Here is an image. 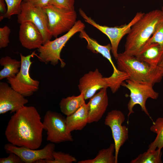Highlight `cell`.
<instances>
[{
  "instance_id": "8",
  "label": "cell",
  "mask_w": 163,
  "mask_h": 163,
  "mask_svg": "<svg viewBox=\"0 0 163 163\" xmlns=\"http://www.w3.org/2000/svg\"><path fill=\"white\" fill-rule=\"evenodd\" d=\"M79 12L86 22L98 29L108 37L110 42L111 51L116 59L118 54V47L121 40L125 35L128 34L132 26L145 13L141 12L137 13L132 20L127 24L120 26L109 27L97 24L91 18L88 16L81 8L79 9Z\"/></svg>"
},
{
  "instance_id": "26",
  "label": "cell",
  "mask_w": 163,
  "mask_h": 163,
  "mask_svg": "<svg viewBox=\"0 0 163 163\" xmlns=\"http://www.w3.org/2000/svg\"><path fill=\"white\" fill-rule=\"evenodd\" d=\"M23 0H5L7 7L6 12L4 18L10 19L14 15H18L21 11Z\"/></svg>"
},
{
  "instance_id": "19",
  "label": "cell",
  "mask_w": 163,
  "mask_h": 163,
  "mask_svg": "<svg viewBox=\"0 0 163 163\" xmlns=\"http://www.w3.org/2000/svg\"><path fill=\"white\" fill-rule=\"evenodd\" d=\"M88 108L86 103L66 118L68 129L71 132L75 130H82L88 123Z\"/></svg>"
},
{
  "instance_id": "1",
  "label": "cell",
  "mask_w": 163,
  "mask_h": 163,
  "mask_svg": "<svg viewBox=\"0 0 163 163\" xmlns=\"http://www.w3.org/2000/svg\"><path fill=\"white\" fill-rule=\"evenodd\" d=\"M43 129L41 117L36 108L24 106L11 116L5 135L7 140L14 145L37 149L42 143Z\"/></svg>"
},
{
  "instance_id": "11",
  "label": "cell",
  "mask_w": 163,
  "mask_h": 163,
  "mask_svg": "<svg viewBox=\"0 0 163 163\" xmlns=\"http://www.w3.org/2000/svg\"><path fill=\"white\" fill-rule=\"evenodd\" d=\"M125 119L124 115L121 111L114 110L107 113L104 120V124L111 130L115 145L116 163L118 162L120 149L128 138V128L122 125Z\"/></svg>"
},
{
  "instance_id": "6",
  "label": "cell",
  "mask_w": 163,
  "mask_h": 163,
  "mask_svg": "<svg viewBox=\"0 0 163 163\" xmlns=\"http://www.w3.org/2000/svg\"><path fill=\"white\" fill-rule=\"evenodd\" d=\"M48 19V29L52 37L58 36L70 30L77 21V13L75 10L57 8L49 4L43 8Z\"/></svg>"
},
{
  "instance_id": "21",
  "label": "cell",
  "mask_w": 163,
  "mask_h": 163,
  "mask_svg": "<svg viewBox=\"0 0 163 163\" xmlns=\"http://www.w3.org/2000/svg\"><path fill=\"white\" fill-rule=\"evenodd\" d=\"M0 64L3 67L0 71V80L6 78H14L19 72L21 61L13 59L9 56L2 57Z\"/></svg>"
},
{
  "instance_id": "13",
  "label": "cell",
  "mask_w": 163,
  "mask_h": 163,
  "mask_svg": "<svg viewBox=\"0 0 163 163\" xmlns=\"http://www.w3.org/2000/svg\"><path fill=\"white\" fill-rule=\"evenodd\" d=\"M5 82H0V114L10 111L15 112L28 101Z\"/></svg>"
},
{
  "instance_id": "18",
  "label": "cell",
  "mask_w": 163,
  "mask_h": 163,
  "mask_svg": "<svg viewBox=\"0 0 163 163\" xmlns=\"http://www.w3.org/2000/svg\"><path fill=\"white\" fill-rule=\"evenodd\" d=\"M79 37L84 39L87 43V48L94 53H100L107 59L110 62L113 68V71L117 72L112 61L110 54L111 47L110 44L102 45L99 44L95 40L90 37L86 32L83 30L80 32Z\"/></svg>"
},
{
  "instance_id": "4",
  "label": "cell",
  "mask_w": 163,
  "mask_h": 163,
  "mask_svg": "<svg viewBox=\"0 0 163 163\" xmlns=\"http://www.w3.org/2000/svg\"><path fill=\"white\" fill-rule=\"evenodd\" d=\"M85 27V24L81 21L78 20L72 28L64 35L53 40H49L42 45L37 49L39 54L37 57L39 60L46 64L50 63L53 66L59 61L61 67H64L66 64L60 57L62 48L74 34L84 30Z\"/></svg>"
},
{
  "instance_id": "27",
  "label": "cell",
  "mask_w": 163,
  "mask_h": 163,
  "mask_svg": "<svg viewBox=\"0 0 163 163\" xmlns=\"http://www.w3.org/2000/svg\"><path fill=\"white\" fill-rule=\"evenodd\" d=\"M53 160H45L46 163H72L77 161V159L69 154L55 151L53 153Z\"/></svg>"
},
{
  "instance_id": "14",
  "label": "cell",
  "mask_w": 163,
  "mask_h": 163,
  "mask_svg": "<svg viewBox=\"0 0 163 163\" xmlns=\"http://www.w3.org/2000/svg\"><path fill=\"white\" fill-rule=\"evenodd\" d=\"M78 87L80 93L83 94L85 100L91 98L98 90L108 88L104 77L98 69L90 71L82 77Z\"/></svg>"
},
{
  "instance_id": "15",
  "label": "cell",
  "mask_w": 163,
  "mask_h": 163,
  "mask_svg": "<svg viewBox=\"0 0 163 163\" xmlns=\"http://www.w3.org/2000/svg\"><path fill=\"white\" fill-rule=\"evenodd\" d=\"M19 38L22 46L29 50L38 49L43 44V38L41 32L30 22L20 24Z\"/></svg>"
},
{
  "instance_id": "17",
  "label": "cell",
  "mask_w": 163,
  "mask_h": 163,
  "mask_svg": "<svg viewBox=\"0 0 163 163\" xmlns=\"http://www.w3.org/2000/svg\"><path fill=\"white\" fill-rule=\"evenodd\" d=\"M163 56V50L160 45L152 43L145 45L135 56L139 59L156 68Z\"/></svg>"
},
{
  "instance_id": "2",
  "label": "cell",
  "mask_w": 163,
  "mask_h": 163,
  "mask_svg": "<svg viewBox=\"0 0 163 163\" xmlns=\"http://www.w3.org/2000/svg\"><path fill=\"white\" fill-rule=\"evenodd\" d=\"M163 20V11L161 10L156 9L144 13L132 26L127 34L123 53L135 56Z\"/></svg>"
},
{
  "instance_id": "12",
  "label": "cell",
  "mask_w": 163,
  "mask_h": 163,
  "mask_svg": "<svg viewBox=\"0 0 163 163\" xmlns=\"http://www.w3.org/2000/svg\"><path fill=\"white\" fill-rule=\"evenodd\" d=\"M55 147L54 143L52 142L48 144L40 150L19 147L11 143L7 144L4 146L7 153L16 154L25 163H34L37 160L41 159L53 160V153Z\"/></svg>"
},
{
  "instance_id": "24",
  "label": "cell",
  "mask_w": 163,
  "mask_h": 163,
  "mask_svg": "<svg viewBox=\"0 0 163 163\" xmlns=\"http://www.w3.org/2000/svg\"><path fill=\"white\" fill-rule=\"evenodd\" d=\"M162 152L161 149L147 151L139 154L130 163H161Z\"/></svg>"
},
{
  "instance_id": "25",
  "label": "cell",
  "mask_w": 163,
  "mask_h": 163,
  "mask_svg": "<svg viewBox=\"0 0 163 163\" xmlns=\"http://www.w3.org/2000/svg\"><path fill=\"white\" fill-rule=\"evenodd\" d=\"M129 78L127 73L119 70L117 72L113 71L110 76L104 77L108 87L110 88L113 93L116 92L121 85L122 83Z\"/></svg>"
},
{
  "instance_id": "28",
  "label": "cell",
  "mask_w": 163,
  "mask_h": 163,
  "mask_svg": "<svg viewBox=\"0 0 163 163\" xmlns=\"http://www.w3.org/2000/svg\"><path fill=\"white\" fill-rule=\"evenodd\" d=\"M152 43L158 44L163 50V20L158 25L152 35L145 45Z\"/></svg>"
},
{
  "instance_id": "3",
  "label": "cell",
  "mask_w": 163,
  "mask_h": 163,
  "mask_svg": "<svg viewBox=\"0 0 163 163\" xmlns=\"http://www.w3.org/2000/svg\"><path fill=\"white\" fill-rule=\"evenodd\" d=\"M117 69L127 73L131 80L142 82L149 83L153 85L160 82L156 68L138 59L135 56L124 53H118L117 59Z\"/></svg>"
},
{
  "instance_id": "9",
  "label": "cell",
  "mask_w": 163,
  "mask_h": 163,
  "mask_svg": "<svg viewBox=\"0 0 163 163\" xmlns=\"http://www.w3.org/2000/svg\"><path fill=\"white\" fill-rule=\"evenodd\" d=\"M43 123V129L46 132L47 141L54 143L73 141L71 132L67 127L66 118L60 113L47 111Z\"/></svg>"
},
{
  "instance_id": "16",
  "label": "cell",
  "mask_w": 163,
  "mask_h": 163,
  "mask_svg": "<svg viewBox=\"0 0 163 163\" xmlns=\"http://www.w3.org/2000/svg\"><path fill=\"white\" fill-rule=\"evenodd\" d=\"M107 88L100 89L90 99L87 104L88 112V123L98 121L105 112L108 105Z\"/></svg>"
},
{
  "instance_id": "10",
  "label": "cell",
  "mask_w": 163,
  "mask_h": 163,
  "mask_svg": "<svg viewBox=\"0 0 163 163\" xmlns=\"http://www.w3.org/2000/svg\"><path fill=\"white\" fill-rule=\"evenodd\" d=\"M27 21L33 23L41 32L43 38V45L51 40L53 37L48 29L46 13L43 8L35 6L24 0L22 3L21 12L18 15L17 22L20 24Z\"/></svg>"
},
{
  "instance_id": "35",
  "label": "cell",
  "mask_w": 163,
  "mask_h": 163,
  "mask_svg": "<svg viewBox=\"0 0 163 163\" xmlns=\"http://www.w3.org/2000/svg\"><path fill=\"white\" fill-rule=\"evenodd\" d=\"M35 163H46V161L44 159H40L36 161Z\"/></svg>"
},
{
  "instance_id": "7",
  "label": "cell",
  "mask_w": 163,
  "mask_h": 163,
  "mask_svg": "<svg viewBox=\"0 0 163 163\" xmlns=\"http://www.w3.org/2000/svg\"><path fill=\"white\" fill-rule=\"evenodd\" d=\"M126 82H123L121 86L130 91V100L127 104L128 116L134 113V106L139 104L142 110L150 117L146 107V101L149 98L157 99L159 96V93L153 89V85L151 83L137 82L129 79L126 80Z\"/></svg>"
},
{
  "instance_id": "22",
  "label": "cell",
  "mask_w": 163,
  "mask_h": 163,
  "mask_svg": "<svg viewBox=\"0 0 163 163\" xmlns=\"http://www.w3.org/2000/svg\"><path fill=\"white\" fill-rule=\"evenodd\" d=\"M114 143L111 144L107 149H103L98 152L93 159H86L78 161V163H116Z\"/></svg>"
},
{
  "instance_id": "31",
  "label": "cell",
  "mask_w": 163,
  "mask_h": 163,
  "mask_svg": "<svg viewBox=\"0 0 163 163\" xmlns=\"http://www.w3.org/2000/svg\"><path fill=\"white\" fill-rule=\"evenodd\" d=\"M24 163L21 158L14 153H9L7 157L0 159V163Z\"/></svg>"
},
{
  "instance_id": "30",
  "label": "cell",
  "mask_w": 163,
  "mask_h": 163,
  "mask_svg": "<svg viewBox=\"0 0 163 163\" xmlns=\"http://www.w3.org/2000/svg\"><path fill=\"white\" fill-rule=\"evenodd\" d=\"M11 31L10 29L7 25L0 28V48L8 46L10 42L9 36Z\"/></svg>"
},
{
  "instance_id": "34",
  "label": "cell",
  "mask_w": 163,
  "mask_h": 163,
  "mask_svg": "<svg viewBox=\"0 0 163 163\" xmlns=\"http://www.w3.org/2000/svg\"><path fill=\"white\" fill-rule=\"evenodd\" d=\"M156 69L158 75L162 78L163 77V56L157 66Z\"/></svg>"
},
{
  "instance_id": "36",
  "label": "cell",
  "mask_w": 163,
  "mask_h": 163,
  "mask_svg": "<svg viewBox=\"0 0 163 163\" xmlns=\"http://www.w3.org/2000/svg\"><path fill=\"white\" fill-rule=\"evenodd\" d=\"M161 10L163 11V7H162Z\"/></svg>"
},
{
  "instance_id": "29",
  "label": "cell",
  "mask_w": 163,
  "mask_h": 163,
  "mask_svg": "<svg viewBox=\"0 0 163 163\" xmlns=\"http://www.w3.org/2000/svg\"><path fill=\"white\" fill-rule=\"evenodd\" d=\"M75 0H50V4L61 9L75 10Z\"/></svg>"
},
{
  "instance_id": "33",
  "label": "cell",
  "mask_w": 163,
  "mask_h": 163,
  "mask_svg": "<svg viewBox=\"0 0 163 163\" xmlns=\"http://www.w3.org/2000/svg\"><path fill=\"white\" fill-rule=\"evenodd\" d=\"M5 0H0V21L3 19L4 16L6 12L7 9L6 8V4Z\"/></svg>"
},
{
  "instance_id": "5",
  "label": "cell",
  "mask_w": 163,
  "mask_h": 163,
  "mask_svg": "<svg viewBox=\"0 0 163 163\" xmlns=\"http://www.w3.org/2000/svg\"><path fill=\"white\" fill-rule=\"evenodd\" d=\"M21 66L18 73L14 78H8V82L11 87L24 97L32 95L39 89V82L32 78L30 75L29 71L31 64V59L34 56L37 57L35 51L30 54L24 56L20 54Z\"/></svg>"
},
{
  "instance_id": "23",
  "label": "cell",
  "mask_w": 163,
  "mask_h": 163,
  "mask_svg": "<svg viewBox=\"0 0 163 163\" xmlns=\"http://www.w3.org/2000/svg\"><path fill=\"white\" fill-rule=\"evenodd\" d=\"M150 129L151 131L156 134V136L149 145L147 151L162 149L163 148V117L157 118Z\"/></svg>"
},
{
  "instance_id": "32",
  "label": "cell",
  "mask_w": 163,
  "mask_h": 163,
  "mask_svg": "<svg viewBox=\"0 0 163 163\" xmlns=\"http://www.w3.org/2000/svg\"><path fill=\"white\" fill-rule=\"evenodd\" d=\"M35 6L43 8L50 4V0H24Z\"/></svg>"
},
{
  "instance_id": "20",
  "label": "cell",
  "mask_w": 163,
  "mask_h": 163,
  "mask_svg": "<svg viewBox=\"0 0 163 163\" xmlns=\"http://www.w3.org/2000/svg\"><path fill=\"white\" fill-rule=\"evenodd\" d=\"M85 100L82 93L77 96L73 95L63 98L59 104L61 112L67 116H69L85 104Z\"/></svg>"
}]
</instances>
